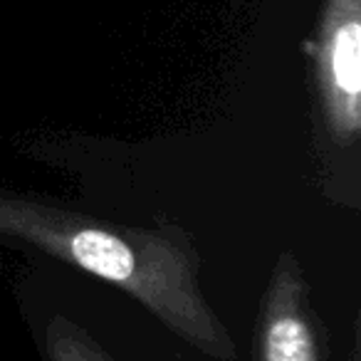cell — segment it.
<instances>
[{"instance_id": "obj_4", "label": "cell", "mask_w": 361, "mask_h": 361, "mask_svg": "<svg viewBox=\"0 0 361 361\" xmlns=\"http://www.w3.org/2000/svg\"><path fill=\"white\" fill-rule=\"evenodd\" d=\"M47 361H116L90 329L67 314H52L45 324Z\"/></svg>"}, {"instance_id": "obj_2", "label": "cell", "mask_w": 361, "mask_h": 361, "mask_svg": "<svg viewBox=\"0 0 361 361\" xmlns=\"http://www.w3.org/2000/svg\"><path fill=\"white\" fill-rule=\"evenodd\" d=\"M322 116L336 146H354L361 131V0H329L317 42Z\"/></svg>"}, {"instance_id": "obj_3", "label": "cell", "mask_w": 361, "mask_h": 361, "mask_svg": "<svg viewBox=\"0 0 361 361\" xmlns=\"http://www.w3.org/2000/svg\"><path fill=\"white\" fill-rule=\"evenodd\" d=\"M257 361H322L310 285L292 252L277 257L257 319Z\"/></svg>"}, {"instance_id": "obj_1", "label": "cell", "mask_w": 361, "mask_h": 361, "mask_svg": "<svg viewBox=\"0 0 361 361\" xmlns=\"http://www.w3.org/2000/svg\"><path fill=\"white\" fill-rule=\"evenodd\" d=\"M0 238L119 287L206 356L235 359L231 331L203 295L201 255L186 231L116 226L50 198L0 188Z\"/></svg>"}]
</instances>
